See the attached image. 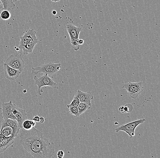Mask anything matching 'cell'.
I'll return each mask as SVG.
<instances>
[{
    "instance_id": "cell-29",
    "label": "cell",
    "mask_w": 160,
    "mask_h": 158,
    "mask_svg": "<svg viewBox=\"0 0 160 158\" xmlns=\"http://www.w3.org/2000/svg\"><path fill=\"white\" fill-rule=\"evenodd\" d=\"M52 13L54 15H55L57 14V11H56L55 10H53L52 12Z\"/></svg>"
},
{
    "instance_id": "cell-8",
    "label": "cell",
    "mask_w": 160,
    "mask_h": 158,
    "mask_svg": "<svg viewBox=\"0 0 160 158\" xmlns=\"http://www.w3.org/2000/svg\"><path fill=\"white\" fill-rule=\"evenodd\" d=\"M145 121L146 120L145 119H141L130 122L115 129V131L116 132H119L120 131L125 132L129 136L130 138H132L135 136V130L136 128L141 124H143Z\"/></svg>"
},
{
    "instance_id": "cell-16",
    "label": "cell",
    "mask_w": 160,
    "mask_h": 158,
    "mask_svg": "<svg viewBox=\"0 0 160 158\" xmlns=\"http://www.w3.org/2000/svg\"><path fill=\"white\" fill-rule=\"evenodd\" d=\"M92 105L86 104V103L80 102L78 106V116L81 115L83 113H85L87 110L91 109Z\"/></svg>"
},
{
    "instance_id": "cell-21",
    "label": "cell",
    "mask_w": 160,
    "mask_h": 158,
    "mask_svg": "<svg viewBox=\"0 0 160 158\" xmlns=\"http://www.w3.org/2000/svg\"><path fill=\"white\" fill-rule=\"evenodd\" d=\"M133 110V106L131 104H126L124 105V113H130Z\"/></svg>"
},
{
    "instance_id": "cell-13",
    "label": "cell",
    "mask_w": 160,
    "mask_h": 158,
    "mask_svg": "<svg viewBox=\"0 0 160 158\" xmlns=\"http://www.w3.org/2000/svg\"><path fill=\"white\" fill-rule=\"evenodd\" d=\"M0 131L6 137H16L18 136L19 131L15 130L14 128L8 125L1 126Z\"/></svg>"
},
{
    "instance_id": "cell-3",
    "label": "cell",
    "mask_w": 160,
    "mask_h": 158,
    "mask_svg": "<svg viewBox=\"0 0 160 158\" xmlns=\"http://www.w3.org/2000/svg\"><path fill=\"white\" fill-rule=\"evenodd\" d=\"M61 67V64L60 63L54 64L52 62H48L39 67H32V74H37L39 73H42L51 76L59 71Z\"/></svg>"
},
{
    "instance_id": "cell-6",
    "label": "cell",
    "mask_w": 160,
    "mask_h": 158,
    "mask_svg": "<svg viewBox=\"0 0 160 158\" xmlns=\"http://www.w3.org/2000/svg\"><path fill=\"white\" fill-rule=\"evenodd\" d=\"M66 28L69 35L72 47L75 51H78L79 49L80 45L78 43L80 32L82 30V27H76L71 23L66 25Z\"/></svg>"
},
{
    "instance_id": "cell-23",
    "label": "cell",
    "mask_w": 160,
    "mask_h": 158,
    "mask_svg": "<svg viewBox=\"0 0 160 158\" xmlns=\"http://www.w3.org/2000/svg\"><path fill=\"white\" fill-rule=\"evenodd\" d=\"M35 122H39L40 121V117L38 115H35L32 119Z\"/></svg>"
},
{
    "instance_id": "cell-27",
    "label": "cell",
    "mask_w": 160,
    "mask_h": 158,
    "mask_svg": "<svg viewBox=\"0 0 160 158\" xmlns=\"http://www.w3.org/2000/svg\"><path fill=\"white\" fill-rule=\"evenodd\" d=\"M30 123L31 125H32V126L35 127V125H36V123H35L34 121L33 120H30Z\"/></svg>"
},
{
    "instance_id": "cell-30",
    "label": "cell",
    "mask_w": 160,
    "mask_h": 158,
    "mask_svg": "<svg viewBox=\"0 0 160 158\" xmlns=\"http://www.w3.org/2000/svg\"><path fill=\"white\" fill-rule=\"evenodd\" d=\"M52 2H54V3H57V2H59L60 0H51Z\"/></svg>"
},
{
    "instance_id": "cell-17",
    "label": "cell",
    "mask_w": 160,
    "mask_h": 158,
    "mask_svg": "<svg viewBox=\"0 0 160 158\" xmlns=\"http://www.w3.org/2000/svg\"><path fill=\"white\" fill-rule=\"evenodd\" d=\"M0 16H1V18L3 20H8L11 18V13L8 10L4 9L1 12Z\"/></svg>"
},
{
    "instance_id": "cell-22",
    "label": "cell",
    "mask_w": 160,
    "mask_h": 158,
    "mask_svg": "<svg viewBox=\"0 0 160 158\" xmlns=\"http://www.w3.org/2000/svg\"><path fill=\"white\" fill-rule=\"evenodd\" d=\"M64 156V152L62 150L58 151L57 153V157L58 158H62Z\"/></svg>"
},
{
    "instance_id": "cell-1",
    "label": "cell",
    "mask_w": 160,
    "mask_h": 158,
    "mask_svg": "<svg viewBox=\"0 0 160 158\" xmlns=\"http://www.w3.org/2000/svg\"><path fill=\"white\" fill-rule=\"evenodd\" d=\"M20 142L34 158H52L55 153L53 142H50L42 132L34 127L28 130H22Z\"/></svg>"
},
{
    "instance_id": "cell-4",
    "label": "cell",
    "mask_w": 160,
    "mask_h": 158,
    "mask_svg": "<svg viewBox=\"0 0 160 158\" xmlns=\"http://www.w3.org/2000/svg\"><path fill=\"white\" fill-rule=\"evenodd\" d=\"M122 89L126 90L128 92L129 98L137 100L140 94L143 91L142 82L133 83L130 81L125 83L123 85Z\"/></svg>"
},
{
    "instance_id": "cell-28",
    "label": "cell",
    "mask_w": 160,
    "mask_h": 158,
    "mask_svg": "<svg viewBox=\"0 0 160 158\" xmlns=\"http://www.w3.org/2000/svg\"><path fill=\"white\" fill-rule=\"evenodd\" d=\"M45 121V119L43 117H40V121L39 122L41 123H43Z\"/></svg>"
},
{
    "instance_id": "cell-15",
    "label": "cell",
    "mask_w": 160,
    "mask_h": 158,
    "mask_svg": "<svg viewBox=\"0 0 160 158\" xmlns=\"http://www.w3.org/2000/svg\"><path fill=\"white\" fill-rule=\"evenodd\" d=\"M3 6L4 9L11 10L15 7L14 3L13 0H0Z\"/></svg>"
},
{
    "instance_id": "cell-14",
    "label": "cell",
    "mask_w": 160,
    "mask_h": 158,
    "mask_svg": "<svg viewBox=\"0 0 160 158\" xmlns=\"http://www.w3.org/2000/svg\"><path fill=\"white\" fill-rule=\"evenodd\" d=\"M14 138L12 136H5L4 139L0 140V153L4 152L9 147L13 144Z\"/></svg>"
},
{
    "instance_id": "cell-2",
    "label": "cell",
    "mask_w": 160,
    "mask_h": 158,
    "mask_svg": "<svg viewBox=\"0 0 160 158\" xmlns=\"http://www.w3.org/2000/svg\"><path fill=\"white\" fill-rule=\"evenodd\" d=\"M38 43V40L36 36V32L33 29L26 31L23 36L20 37L19 49L24 55L32 53L35 46Z\"/></svg>"
},
{
    "instance_id": "cell-5",
    "label": "cell",
    "mask_w": 160,
    "mask_h": 158,
    "mask_svg": "<svg viewBox=\"0 0 160 158\" xmlns=\"http://www.w3.org/2000/svg\"><path fill=\"white\" fill-rule=\"evenodd\" d=\"M34 79L35 84L38 87V93L39 95H42L43 92L41 90L42 87L49 86L52 87L55 89H58V84L55 83L49 76L46 74L42 76H35Z\"/></svg>"
},
{
    "instance_id": "cell-7",
    "label": "cell",
    "mask_w": 160,
    "mask_h": 158,
    "mask_svg": "<svg viewBox=\"0 0 160 158\" xmlns=\"http://www.w3.org/2000/svg\"><path fill=\"white\" fill-rule=\"evenodd\" d=\"M4 63L21 72H23L24 69L25 62L20 53L11 55Z\"/></svg>"
},
{
    "instance_id": "cell-11",
    "label": "cell",
    "mask_w": 160,
    "mask_h": 158,
    "mask_svg": "<svg viewBox=\"0 0 160 158\" xmlns=\"http://www.w3.org/2000/svg\"><path fill=\"white\" fill-rule=\"evenodd\" d=\"M12 104V102L11 101L7 103H3L2 104V111L3 119L9 118L16 120V118L13 114Z\"/></svg>"
},
{
    "instance_id": "cell-12",
    "label": "cell",
    "mask_w": 160,
    "mask_h": 158,
    "mask_svg": "<svg viewBox=\"0 0 160 158\" xmlns=\"http://www.w3.org/2000/svg\"><path fill=\"white\" fill-rule=\"evenodd\" d=\"M75 96L79 99L80 102L86 103L90 105H92L91 101L93 99L94 97L91 92H88L85 93L78 90L76 93Z\"/></svg>"
},
{
    "instance_id": "cell-20",
    "label": "cell",
    "mask_w": 160,
    "mask_h": 158,
    "mask_svg": "<svg viewBox=\"0 0 160 158\" xmlns=\"http://www.w3.org/2000/svg\"><path fill=\"white\" fill-rule=\"evenodd\" d=\"M33 127L30 123V120H27L22 123V129L25 130H31Z\"/></svg>"
},
{
    "instance_id": "cell-25",
    "label": "cell",
    "mask_w": 160,
    "mask_h": 158,
    "mask_svg": "<svg viewBox=\"0 0 160 158\" xmlns=\"http://www.w3.org/2000/svg\"><path fill=\"white\" fill-rule=\"evenodd\" d=\"M4 10L3 6L2 5V4L1 3L0 1V14H1V12ZM0 18H1V16H0Z\"/></svg>"
},
{
    "instance_id": "cell-19",
    "label": "cell",
    "mask_w": 160,
    "mask_h": 158,
    "mask_svg": "<svg viewBox=\"0 0 160 158\" xmlns=\"http://www.w3.org/2000/svg\"><path fill=\"white\" fill-rule=\"evenodd\" d=\"M69 111L71 115L75 116L76 117H78V107H75L70 106L69 107Z\"/></svg>"
},
{
    "instance_id": "cell-10",
    "label": "cell",
    "mask_w": 160,
    "mask_h": 158,
    "mask_svg": "<svg viewBox=\"0 0 160 158\" xmlns=\"http://www.w3.org/2000/svg\"><path fill=\"white\" fill-rule=\"evenodd\" d=\"M3 69L4 71L5 78L10 81H13L17 79L22 73L18 70L13 69L6 64L5 63L3 64Z\"/></svg>"
},
{
    "instance_id": "cell-26",
    "label": "cell",
    "mask_w": 160,
    "mask_h": 158,
    "mask_svg": "<svg viewBox=\"0 0 160 158\" xmlns=\"http://www.w3.org/2000/svg\"><path fill=\"white\" fill-rule=\"evenodd\" d=\"M78 44L80 45L83 44L84 43V41L82 39H78Z\"/></svg>"
},
{
    "instance_id": "cell-31",
    "label": "cell",
    "mask_w": 160,
    "mask_h": 158,
    "mask_svg": "<svg viewBox=\"0 0 160 158\" xmlns=\"http://www.w3.org/2000/svg\"><path fill=\"white\" fill-rule=\"evenodd\" d=\"M13 1L14 3V2H18V1H19L20 0H13Z\"/></svg>"
},
{
    "instance_id": "cell-9",
    "label": "cell",
    "mask_w": 160,
    "mask_h": 158,
    "mask_svg": "<svg viewBox=\"0 0 160 158\" xmlns=\"http://www.w3.org/2000/svg\"><path fill=\"white\" fill-rule=\"evenodd\" d=\"M12 113L16 118V120L18 123L20 129H22V123L28 120V115L26 110L17 106L15 104H12Z\"/></svg>"
},
{
    "instance_id": "cell-24",
    "label": "cell",
    "mask_w": 160,
    "mask_h": 158,
    "mask_svg": "<svg viewBox=\"0 0 160 158\" xmlns=\"http://www.w3.org/2000/svg\"><path fill=\"white\" fill-rule=\"evenodd\" d=\"M124 105H122L120 106V107L119 108V111L122 113H124Z\"/></svg>"
},
{
    "instance_id": "cell-18",
    "label": "cell",
    "mask_w": 160,
    "mask_h": 158,
    "mask_svg": "<svg viewBox=\"0 0 160 158\" xmlns=\"http://www.w3.org/2000/svg\"><path fill=\"white\" fill-rule=\"evenodd\" d=\"M80 103V101L79 99L77 98L76 96H75L74 97L72 101L69 104L67 105V107L68 108L69 107L73 106L75 107H78V106L79 105Z\"/></svg>"
}]
</instances>
